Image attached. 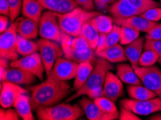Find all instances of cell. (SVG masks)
I'll use <instances>...</instances> for the list:
<instances>
[{"label": "cell", "mask_w": 161, "mask_h": 120, "mask_svg": "<svg viewBox=\"0 0 161 120\" xmlns=\"http://www.w3.org/2000/svg\"><path fill=\"white\" fill-rule=\"evenodd\" d=\"M0 13L2 15L7 16L9 18V7L6 0H0Z\"/></svg>", "instance_id": "48"}, {"label": "cell", "mask_w": 161, "mask_h": 120, "mask_svg": "<svg viewBox=\"0 0 161 120\" xmlns=\"http://www.w3.org/2000/svg\"><path fill=\"white\" fill-rule=\"evenodd\" d=\"M116 75L121 81L129 85H142V82L136 75L132 65L121 63L116 66Z\"/></svg>", "instance_id": "24"}, {"label": "cell", "mask_w": 161, "mask_h": 120, "mask_svg": "<svg viewBox=\"0 0 161 120\" xmlns=\"http://www.w3.org/2000/svg\"><path fill=\"white\" fill-rule=\"evenodd\" d=\"M114 69V67L112 65V63L102 58L97 57L93 70L86 82L79 90L76 91L75 94L68 97L66 102H72L80 97L86 96L87 92L90 91L99 87H103L107 73Z\"/></svg>", "instance_id": "4"}, {"label": "cell", "mask_w": 161, "mask_h": 120, "mask_svg": "<svg viewBox=\"0 0 161 120\" xmlns=\"http://www.w3.org/2000/svg\"><path fill=\"white\" fill-rule=\"evenodd\" d=\"M35 75L19 68H9L4 76V80L18 85H31L36 82ZM2 81V82H3ZM2 83V82H1Z\"/></svg>", "instance_id": "17"}, {"label": "cell", "mask_w": 161, "mask_h": 120, "mask_svg": "<svg viewBox=\"0 0 161 120\" xmlns=\"http://www.w3.org/2000/svg\"><path fill=\"white\" fill-rule=\"evenodd\" d=\"M9 7V19L11 23H13L18 18L22 10L23 0H6Z\"/></svg>", "instance_id": "35"}, {"label": "cell", "mask_w": 161, "mask_h": 120, "mask_svg": "<svg viewBox=\"0 0 161 120\" xmlns=\"http://www.w3.org/2000/svg\"><path fill=\"white\" fill-rule=\"evenodd\" d=\"M121 27L114 23L113 29L111 31L106 34V40H105V43L102 50L105 48L111 47V46L115 45L120 42V37H121Z\"/></svg>", "instance_id": "31"}, {"label": "cell", "mask_w": 161, "mask_h": 120, "mask_svg": "<svg viewBox=\"0 0 161 120\" xmlns=\"http://www.w3.org/2000/svg\"><path fill=\"white\" fill-rule=\"evenodd\" d=\"M44 7L37 0H23L22 14L24 18H29L39 23Z\"/></svg>", "instance_id": "23"}, {"label": "cell", "mask_w": 161, "mask_h": 120, "mask_svg": "<svg viewBox=\"0 0 161 120\" xmlns=\"http://www.w3.org/2000/svg\"><path fill=\"white\" fill-rule=\"evenodd\" d=\"M17 26L18 22L15 20L0 35V58H6L11 62L19 59V55L17 51L18 36Z\"/></svg>", "instance_id": "7"}, {"label": "cell", "mask_w": 161, "mask_h": 120, "mask_svg": "<svg viewBox=\"0 0 161 120\" xmlns=\"http://www.w3.org/2000/svg\"><path fill=\"white\" fill-rule=\"evenodd\" d=\"M38 51L45 68L46 75H49L58 58L64 56L62 46L55 41L41 38L37 41Z\"/></svg>", "instance_id": "5"}, {"label": "cell", "mask_w": 161, "mask_h": 120, "mask_svg": "<svg viewBox=\"0 0 161 120\" xmlns=\"http://www.w3.org/2000/svg\"><path fill=\"white\" fill-rule=\"evenodd\" d=\"M77 3L87 11H94L96 9L94 0H75Z\"/></svg>", "instance_id": "44"}, {"label": "cell", "mask_w": 161, "mask_h": 120, "mask_svg": "<svg viewBox=\"0 0 161 120\" xmlns=\"http://www.w3.org/2000/svg\"><path fill=\"white\" fill-rule=\"evenodd\" d=\"M37 1L42 4L44 9L48 11L56 12L61 0H37Z\"/></svg>", "instance_id": "43"}, {"label": "cell", "mask_w": 161, "mask_h": 120, "mask_svg": "<svg viewBox=\"0 0 161 120\" xmlns=\"http://www.w3.org/2000/svg\"><path fill=\"white\" fill-rule=\"evenodd\" d=\"M86 96L92 100L96 99L97 98L103 97V86L90 91L87 92Z\"/></svg>", "instance_id": "46"}, {"label": "cell", "mask_w": 161, "mask_h": 120, "mask_svg": "<svg viewBox=\"0 0 161 120\" xmlns=\"http://www.w3.org/2000/svg\"><path fill=\"white\" fill-rule=\"evenodd\" d=\"M144 38L142 37H139V38L131 43L124 48L125 51L126 57L127 58V60L130 62L131 65L133 68L137 67L139 65V61H140V56L142 53V50L144 48Z\"/></svg>", "instance_id": "21"}, {"label": "cell", "mask_w": 161, "mask_h": 120, "mask_svg": "<svg viewBox=\"0 0 161 120\" xmlns=\"http://www.w3.org/2000/svg\"><path fill=\"white\" fill-rule=\"evenodd\" d=\"M39 25V35L42 38L61 43L62 31L58 23L57 13L53 11L43 12Z\"/></svg>", "instance_id": "6"}, {"label": "cell", "mask_w": 161, "mask_h": 120, "mask_svg": "<svg viewBox=\"0 0 161 120\" xmlns=\"http://www.w3.org/2000/svg\"><path fill=\"white\" fill-rule=\"evenodd\" d=\"M121 106L129 109L137 115L151 114L161 112V99L155 97L147 100H135L133 99H122Z\"/></svg>", "instance_id": "9"}, {"label": "cell", "mask_w": 161, "mask_h": 120, "mask_svg": "<svg viewBox=\"0 0 161 120\" xmlns=\"http://www.w3.org/2000/svg\"><path fill=\"white\" fill-rule=\"evenodd\" d=\"M150 120H161V113H158L156 114L153 115L152 117H149Z\"/></svg>", "instance_id": "49"}, {"label": "cell", "mask_w": 161, "mask_h": 120, "mask_svg": "<svg viewBox=\"0 0 161 120\" xmlns=\"http://www.w3.org/2000/svg\"><path fill=\"white\" fill-rule=\"evenodd\" d=\"M114 23L119 26H129L140 32L147 33L158 23L148 20L140 15H136L126 19H114Z\"/></svg>", "instance_id": "18"}, {"label": "cell", "mask_w": 161, "mask_h": 120, "mask_svg": "<svg viewBox=\"0 0 161 120\" xmlns=\"http://www.w3.org/2000/svg\"><path fill=\"white\" fill-rule=\"evenodd\" d=\"M159 2H160V3L161 4V0H159Z\"/></svg>", "instance_id": "50"}, {"label": "cell", "mask_w": 161, "mask_h": 120, "mask_svg": "<svg viewBox=\"0 0 161 120\" xmlns=\"http://www.w3.org/2000/svg\"><path fill=\"white\" fill-rule=\"evenodd\" d=\"M140 32L129 26H121V45H129L136 40L140 36Z\"/></svg>", "instance_id": "30"}, {"label": "cell", "mask_w": 161, "mask_h": 120, "mask_svg": "<svg viewBox=\"0 0 161 120\" xmlns=\"http://www.w3.org/2000/svg\"><path fill=\"white\" fill-rule=\"evenodd\" d=\"M101 14L98 11H87L78 7L68 13H57V17L61 30L70 36L77 37L80 35L82 26L86 22Z\"/></svg>", "instance_id": "2"}, {"label": "cell", "mask_w": 161, "mask_h": 120, "mask_svg": "<svg viewBox=\"0 0 161 120\" xmlns=\"http://www.w3.org/2000/svg\"><path fill=\"white\" fill-rule=\"evenodd\" d=\"M79 104L88 120H115L119 119V114L106 113L97 106L93 100L88 97H84L82 98L80 100Z\"/></svg>", "instance_id": "14"}, {"label": "cell", "mask_w": 161, "mask_h": 120, "mask_svg": "<svg viewBox=\"0 0 161 120\" xmlns=\"http://www.w3.org/2000/svg\"><path fill=\"white\" fill-rule=\"evenodd\" d=\"M145 40H161V23H158L155 26L153 27L152 30L146 33Z\"/></svg>", "instance_id": "42"}, {"label": "cell", "mask_w": 161, "mask_h": 120, "mask_svg": "<svg viewBox=\"0 0 161 120\" xmlns=\"http://www.w3.org/2000/svg\"><path fill=\"white\" fill-rule=\"evenodd\" d=\"M78 7H80L79 4L75 0H61L56 12L58 14L68 13Z\"/></svg>", "instance_id": "36"}, {"label": "cell", "mask_w": 161, "mask_h": 120, "mask_svg": "<svg viewBox=\"0 0 161 120\" xmlns=\"http://www.w3.org/2000/svg\"><path fill=\"white\" fill-rule=\"evenodd\" d=\"M39 120H77L85 115L79 104L62 103L51 107H41L36 110Z\"/></svg>", "instance_id": "3"}, {"label": "cell", "mask_w": 161, "mask_h": 120, "mask_svg": "<svg viewBox=\"0 0 161 120\" xmlns=\"http://www.w3.org/2000/svg\"><path fill=\"white\" fill-rule=\"evenodd\" d=\"M141 82L161 99V70L155 65L134 68Z\"/></svg>", "instance_id": "8"}, {"label": "cell", "mask_w": 161, "mask_h": 120, "mask_svg": "<svg viewBox=\"0 0 161 120\" xmlns=\"http://www.w3.org/2000/svg\"><path fill=\"white\" fill-rule=\"evenodd\" d=\"M79 64L80 63L66 58H58L56 60L49 75L55 79L62 81L71 80L76 76Z\"/></svg>", "instance_id": "12"}, {"label": "cell", "mask_w": 161, "mask_h": 120, "mask_svg": "<svg viewBox=\"0 0 161 120\" xmlns=\"http://www.w3.org/2000/svg\"><path fill=\"white\" fill-rule=\"evenodd\" d=\"M71 37L62 32V41L60 44L64 52V57L78 63L88 62L94 65L97 60L96 51L91 48L85 52H80L75 50L70 43Z\"/></svg>", "instance_id": "10"}, {"label": "cell", "mask_w": 161, "mask_h": 120, "mask_svg": "<svg viewBox=\"0 0 161 120\" xmlns=\"http://www.w3.org/2000/svg\"><path fill=\"white\" fill-rule=\"evenodd\" d=\"M119 119L120 120H141L137 114L126 107L121 106L119 112Z\"/></svg>", "instance_id": "41"}, {"label": "cell", "mask_w": 161, "mask_h": 120, "mask_svg": "<svg viewBox=\"0 0 161 120\" xmlns=\"http://www.w3.org/2000/svg\"><path fill=\"white\" fill-rule=\"evenodd\" d=\"M93 68V64L91 63L84 62L80 63L74 81V86L73 87L75 91L79 90L85 84L90 75L91 74Z\"/></svg>", "instance_id": "26"}, {"label": "cell", "mask_w": 161, "mask_h": 120, "mask_svg": "<svg viewBox=\"0 0 161 120\" xmlns=\"http://www.w3.org/2000/svg\"><path fill=\"white\" fill-rule=\"evenodd\" d=\"M140 15L144 18L148 19V20L158 23L161 19V7L148 9V10L144 12Z\"/></svg>", "instance_id": "38"}, {"label": "cell", "mask_w": 161, "mask_h": 120, "mask_svg": "<svg viewBox=\"0 0 161 120\" xmlns=\"http://www.w3.org/2000/svg\"><path fill=\"white\" fill-rule=\"evenodd\" d=\"M108 11L114 19H126L142 13L129 0H118L108 7Z\"/></svg>", "instance_id": "16"}, {"label": "cell", "mask_w": 161, "mask_h": 120, "mask_svg": "<svg viewBox=\"0 0 161 120\" xmlns=\"http://www.w3.org/2000/svg\"><path fill=\"white\" fill-rule=\"evenodd\" d=\"M18 22L17 31L18 35L28 40L36 38L39 34V25L36 21L26 18L16 19Z\"/></svg>", "instance_id": "19"}, {"label": "cell", "mask_w": 161, "mask_h": 120, "mask_svg": "<svg viewBox=\"0 0 161 120\" xmlns=\"http://www.w3.org/2000/svg\"><path fill=\"white\" fill-rule=\"evenodd\" d=\"M14 109L18 112L23 120H33V109L31 107V97L26 94H21L17 97L13 104Z\"/></svg>", "instance_id": "22"}, {"label": "cell", "mask_w": 161, "mask_h": 120, "mask_svg": "<svg viewBox=\"0 0 161 120\" xmlns=\"http://www.w3.org/2000/svg\"><path fill=\"white\" fill-rule=\"evenodd\" d=\"M9 64H10V67L19 68L33 73L41 81H43V79L45 68L40 53L38 52L23 56L19 59L12 61Z\"/></svg>", "instance_id": "11"}, {"label": "cell", "mask_w": 161, "mask_h": 120, "mask_svg": "<svg viewBox=\"0 0 161 120\" xmlns=\"http://www.w3.org/2000/svg\"><path fill=\"white\" fill-rule=\"evenodd\" d=\"M9 18L7 16L2 15L0 16V32L1 33L5 32L9 27Z\"/></svg>", "instance_id": "47"}, {"label": "cell", "mask_w": 161, "mask_h": 120, "mask_svg": "<svg viewBox=\"0 0 161 120\" xmlns=\"http://www.w3.org/2000/svg\"><path fill=\"white\" fill-rule=\"evenodd\" d=\"M80 35L88 43L90 47L96 51L98 45L100 33L97 31L91 23V19L86 22L82 26Z\"/></svg>", "instance_id": "25"}, {"label": "cell", "mask_w": 161, "mask_h": 120, "mask_svg": "<svg viewBox=\"0 0 161 120\" xmlns=\"http://www.w3.org/2000/svg\"><path fill=\"white\" fill-rule=\"evenodd\" d=\"M95 1H96V0H94V2H95Z\"/></svg>", "instance_id": "51"}, {"label": "cell", "mask_w": 161, "mask_h": 120, "mask_svg": "<svg viewBox=\"0 0 161 120\" xmlns=\"http://www.w3.org/2000/svg\"><path fill=\"white\" fill-rule=\"evenodd\" d=\"M20 117L15 109L11 108L4 109L1 107L0 109V119L1 120H19Z\"/></svg>", "instance_id": "39"}, {"label": "cell", "mask_w": 161, "mask_h": 120, "mask_svg": "<svg viewBox=\"0 0 161 120\" xmlns=\"http://www.w3.org/2000/svg\"><path fill=\"white\" fill-rule=\"evenodd\" d=\"M117 1L118 0H96L94 2L96 7L98 10H104Z\"/></svg>", "instance_id": "45"}, {"label": "cell", "mask_w": 161, "mask_h": 120, "mask_svg": "<svg viewBox=\"0 0 161 120\" xmlns=\"http://www.w3.org/2000/svg\"><path fill=\"white\" fill-rule=\"evenodd\" d=\"M31 91V103L33 110L41 107H51L69 96L72 88L66 81H62L47 76V79L40 84L28 88Z\"/></svg>", "instance_id": "1"}, {"label": "cell", "mask_w": 161, "mask_h": 120, "mask_svg": "<svg viewBox=\"0 0 161 120\" xmlns=\"http://www.w3.org/2000/svg\"><path fill=\"white\" fill-rule=\"evenodd\" d=\"M96 54L97 57L103 58L111 63H122L127 60L124 48L119 43L103 50L96 51Z\"/></svg>", "instance_id": "20"}, {"label": "cell", "mask_w": 161, "mask_h": 120, "mask_svg": "<svg viewBox=\"0 0 161 120\" xmlns=\"http://www.w3.org/2000/svg\"><path fill=\"white\" fill-rule=\"evenodd\" d=\"M144 49H152L158 53L159 55L158 62L161 64V40H145L144 44Z\"/></svg>", "instance_id": "40"}, {"label": "cell", "mask_w": 161, "mask_h": 120, "mask_svg": "<svg viewBox=\"0 0 161 120\" xmlns=\"http://www.w3.org/2000/svg\"><path fill=\"white\" fill-rule=\"evenodd\" d=\"M159 60V55L152 49H145L140 56L139 65L140 66H150L153 65Z\"/></svg>", "instance_id": "33"}, {"label": "cell", "mask_w": 161, "mask_h": 120, "mask_svg": "<svg viewBox=\"0 0 161 120\" xmlns=\"http://www.w3.org/2000/svg\"><path fill=\"white\" fill-rule=\"evenodd\" d=\"M124 94V87L120 78L111 71L107 73L103 84V97L116 102Z\"/></svg>", "instance_id": "15"}, {"label": "cell", "mask_w": 161, "mask_h": 120, "mask_svg": "<svg viewBox=\"0 0 161 120\" xmlns=\"http://www.w3.org/2000/svg\"><path fill=\"white\" fill-rule=\"evenodd\" d=\"M70 43L75 50L80 52H85L90 49L88 43L80 35L77 37L72 36L70 39Z\"/></svg>", "instance_id": "37"}, {"label": "cell", "mask_w": 161, "mask_h": 120, "mask_svg": "<svg viewBox=\"0 0 161 120\" xmlns=\"http://www.w3.org/2000/svg\"><path fill=\"white\" fill-rule=\"evenodd\" d=\"M91 23L100 34H108L113 29L114 24L113 18L102 14L91 19Z\"/></svg>", "instance_id": "28"}, {"label": "cell", "mask_w": 161, "mask_h": 120, "mask_svg": "<svg viewBox=\"0 0 161 120\" xmlns=\"http://www.w3.org/2000/svg\"><path fill=\"white\" fill-rule=\"evenodd\" d=\"M127 92L131 99L135 100H147L158 97L154 92L142 85H129Z\"/></svg>", "instance_id": "27"}, {"label": "cell", "mask_w": 161, "mask_h": 120, "mask_svg": "<svg viewBox=\"0 0 161 120\" xmlns=\"http://www.w3.org/2000/svg\"><path fill=\"white\" fill-rule=\"evenodd\" d=\"M94 102L101 108L103 111L108 114H119V112L117 109V107L115 105V102L111 101L108 98L102 97L93 100Z\"/></svg>", "instance_id": "32"}, {"label": "cell", "mask_w": 161, "mask_h": 120, "mask_svg": "<svg viewBox=\"0 0 161 120\" xmlns=\"http://www.w3.org/2000/svg\"><path fill=\"white\" fill-rule=\"evenodd\" d=\"M0 90V104L2 107L4 109L13 107L14 100L19 94L28 93V90L21 87L20 85L7 81L1 83Z\"/></svg>", "instance_id": "13"}, {"label": "cell", "mask_w": 161, "mask_h": 120, "mask_svg": "<svg viewBox=\"0 0 161 120\" xmlns=\"http://www.w3.org/2000/svg\"><path fill=\"white\" fill-rule=\"evenodd\" d=\"M131 4L137 8L139 10L143 12L155 7H161V4L155 0H129Z\"/></svg>", "instance_id": "34"}, {"label": "cell", "mask_w": 161, "mask_h": 120, "mask_svg": "<svg viewBox=\"0 0 161 120\" xmlns=\"http://www.w3.org/2000/svg\"><path fill=\"white\" fill-rule=\"evenodd\" d=\"M17 51L19 55L26 56L38 51L37 43L18 35L17 40Z\"/></svg>", "instance_id": "29"}]
</instances>
